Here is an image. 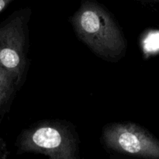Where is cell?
Wrapping results in <instances>:
<instances>
[{
    "label": "cell",
    "mask_w": 159,
    "mask_h": 159,
    "mask_svg": "<svg viewBox=\"0 0 159 159\" xmlns=\"http://www.w3.org/2000/svg\"><path fill=\"white\" fill-rule=\"evenodd\" d=\"M76 35L98 57L116 62L124 57L127 43L113 14L95 0H82L71 17Z\"/></svg>",
    "instance_id": "obj_1"
},
{
    "label": "cell",
    "mask_w": 159,
    "mask_h": 159,
    "mask_svg": "<svg viewBox=\"0 0 159 159\" xmlns=\"http://www.w3.org/2000/svg\"><path fill=\"white\" fill-rule=\"evenodd\" d=\"M16 146L18 153H34L52 159L79 158V141L76 132L68 123L43 120L25 129Z\"/></svg>",
    "instance_id": "obj_2"
},
{
    "label": "cell",
    "mask_w": 159,
    "mask_h": 159,
    "mask_svg": "<svg viewBox=\"0 0 159 159\" xmlns=\"http://www.w3.org/2000/svg\"><path fill=\"white\" fill-rule=\"evenodd\" d=\"M30 8L16 10L0 23V66L13 78L18 90L28 71Z\"/></svg>",
    "instance_id": "obj_3"
},
{
    "label": "cell",
    "mask_w": 159,
    "mask_h": 159,
    "mask_svg": "<svg viewBox=\"0 0 159 159\" xmlns=\"http://www.w3.org/2000/svg\"><path fill=\"white\" fill-rule=\"evenodd\" d=\"M105 146L120 154L159 158V141L146 129L131 122L108 124L102 131Z\"/></svg>",
    "instance_id": "obj_4"
},
{
    "label": "cell",
    "mask_w": 159,
    "mask_h": 159,
    "mask_svg": "<svg viewBox=\"0 0 159 159\" xmlns=\"http://www.w3.org/2000/svg\"><path fill=\"white\" fill-rule=\"evenodd\" d=\"M17 91L18 89L13 78L0 66V116L9 111Z\"/></svg>",
    "instance_id": "obj_5"
},
{
    "label": "cell",
    "mask_w": 159,
    "mask_h": 159,
    "mask_svg": "<svg viewBox=\"0 0 159 159\" xmlns=\"http://www.w3.org/2000/svg\"><path fill=\"white\" fill-rule=\"evenodd\" d=\"M14 0H0V12H2Z\"/></svg>",
    "instance_id": "obj_6"
},
{
    "label": "cell",
    "mask_w": 159,
    "mask_h": 159,
    "mask_svg": "<svg viewBox=\"0 0 159 159\" xmlns=\"http://www.w3.org/2000/svg\"><path fill=\"white\" fill-rule=\"evenodd\" d=\"M4 148H5L4 142L2 141V140L0 139V154L2 152V150H4Z\"/></svg>",
    "instance_id": "obj_7"
},
{
    "label": "cell",
    "mask_w": 159,
    "mask_h": 159,
    "mask_svg": "<svg viewBox=\"0 0 159 159\" xmlns=\"http://www.w3.org/2000/svg\"><path fill=\"white\" fill-rule=\"evenodd\" d=\"M148 1H159V0H148Z\"/></svg>",
    "instance_id": "obj_8"
}]
</instances>
